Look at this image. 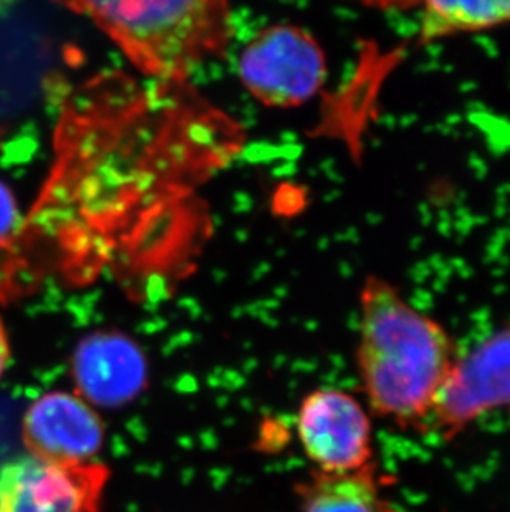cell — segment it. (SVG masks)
Segmentation results:
<instances>
[{"instance_id":"obj_1","label":"cell","mask_w":510,"mask_h":512,"mask_svg":"<svg viewBox=\"0 0 510 512\" xmlns=\"http://www.w3.org/2000/svg\"><path fill=\"white\" fill-rule=\"evenodd\" d=\"M357 365L371 411L400 428H424L458 353L448 330L370 276L360 290Z\"/></svg>"},{"instance_id":"obj_2","label":"cell","mask_w":510,"mask_h":512,"mask_svg":"<svg viewBox=\"0 0 510 512\" xmlns=\"http://www.w3.org/2000/svg\"><path fill=\"white\" fill-rule=\"evenodd\" d=\"M92 20L141 72L179 82L224 52L227 0H52Z\"/></svg>"},{"instance_id":"obj_3","label":"cell","mask_w":510,"mask_h":512,"mask_svg":"<svg viewBox=\"0 0 510 512\" xmlns=\"http://www.w3.org/2000/svg\"><path fill=\"white\" fill-rule=\"evenodd\" d=\"M239 77L252 97L267 107H299L323 87L327 60L307 30L272 25L242 50Z\"/></svg>"},{"instance_id":"obj_4","label":"cell","mask_w":510,"mask_h":512,"mask_svg":"<svg viewBox=\"0 0 510 512\" xmlns=\"http://www.w3.org/2000/svg\"><path fill=\"white\" fill-rule=\"evenodd\" d=\"M110 468L20 456L0 466V512H102Z\"/></svg>"},{"instance_id":"obj_5","label":"cell","mask_w":510,"mask_h":512,"mask_svg":"<svg viewBox=\"0 0 510 512\" xmlns=\"http://www.w3.org/2000/svg\"><path fill=\"white\" fill-rule=\"evenodd\" d=\"M295 430L300 446L317 471L348 473L373 458L370 415L352 393L317 388L300 401Z\"/></svg>"},{"instance_id":"obj_6","label":"cell","mask_w":510,"mask_h":512,"mask_svg":"<svg viewBox=\"0 0 510 512\" xmlns=\"http://www.w3.org/2000/svg\"><path fill=\"white\" fill-rule=\"evenodd\" d=\"M509 406L510 327L458 358L424 428L454 438L482 416Z\"/></svg>"},{"instance_id":"obj_7","label":"cell","mask_w":510,"mask_h":512,"mask_svg":"<svg viewBox=\"0 0 510 512\" xmlns=\"http://www.w3.org/2000/svg\"><path fill=\"white\" fill-rule=\"evenodd\" d=\"M27 455L55 464L98 461L106 440L102 415L75 392L53 390L35 398L20 421Z\"/></svg>"},{"instance_id":"obj_8","label":"cell","mask_w":510,"mask_h":512,"mask_svg":"<svg viewBox=\"0 0 510 512\" xmlns=\"http://www.w3.org/2000/svg\"><path fill=\"white\" fill-rule=\"evenodd\" d=\"M148 373L140 345L116 330L87 335L70 358L73 392L97 410H116L135 401L145 392Z\"/></svg>"},{"instance_id":"obj_9","label":"cell","mask_w":510,"mask_h":512,"mask_svg":"<svg viewBox=\"0 0 510 512\" xmlns=\"http://www.w3.org/2000/svg\"><path fill=\"white\" fill-rule=\"evenodd\" d=\"M295 493L299 512H396L373 463L348 473L315 469Z\"/></svg>"},{"instance_id":"obj_10","label":"cell","mask_w":510,"mask_h":512,"mask_svg":"<svg viewBox=\"0 0 510 512\" xmlns=\"http://www.w3.org/2000/svg\"><path fill=\"white\" fill-rule=\"evenodd\" d=\"M423 42L510 24V0H419Z\"/></svg>"},{"instance_id":"obj_11","label":"cell","mask_w":510,"mask_h":512,"mask_svg":"<svg viewBox=\"0 0 510 512\" xmlns=\"http://www.w3.org/2000/svg\"><path fill=\"white\" fill-rule=\"evenodd\" d=\"M30 276L29 229L14 193L0 181V302L27 294Z\"/></svg>"},{"instance_id":"obj_12","label":"cell","mask_w":510,"mask_h":512,"mask_svg":"<svg viewBox=\"0 0 510 512\" xmlns=\"http://www.w3.org/2000/svg\"><path fill=\"white\" fill-rule=\"evenodd\" d=\"M360 4L380 10L418 9L419 0H357Z\"/></svg>"},{"instance_id":"obj_13","label":"cell","mask_w":510,"mask_h":512,"mask_svg":"<svg viewBox=\"0 0 510 512\" xmlns=\"http://www.w3.org/2000/svg\"><path fill=\"white\" fill-rule=\"evenodd\" d=\"M10 357H12V348H10L9 332L0 315V378L4 377L5 370L9 367Z\"/></svg>"}]
</instances>
